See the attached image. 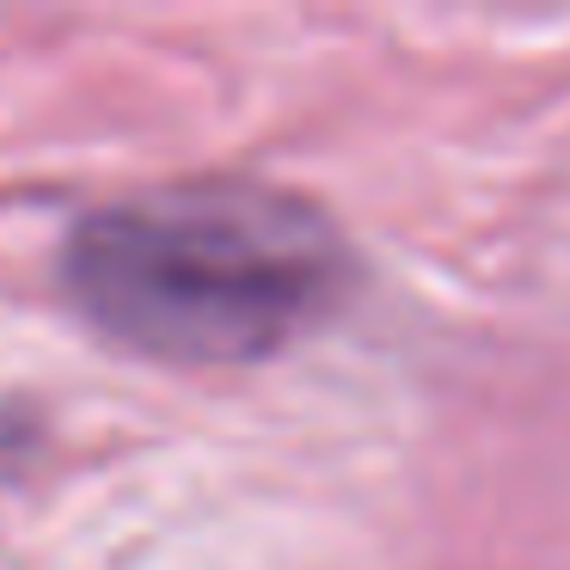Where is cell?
Returning a JSON list of instances; mask_svg holds the SVG:
<instances>
[{"instance_id":"6da1fadb","label":"cell","mask_w":570,"mask_h":570,"mask_svg":"<svg viewBox=\"0 0 570 570\" xmlns=\"http://www.w3.org/2000/svg\"><path fill=\"white\" fill-rule=\"evenodd\" d=\"M62 276L111 344L173 368H234L337 307L350 252L295 190L209 178L92 209L68 234Z\"/></svg>"}]
</instances>
